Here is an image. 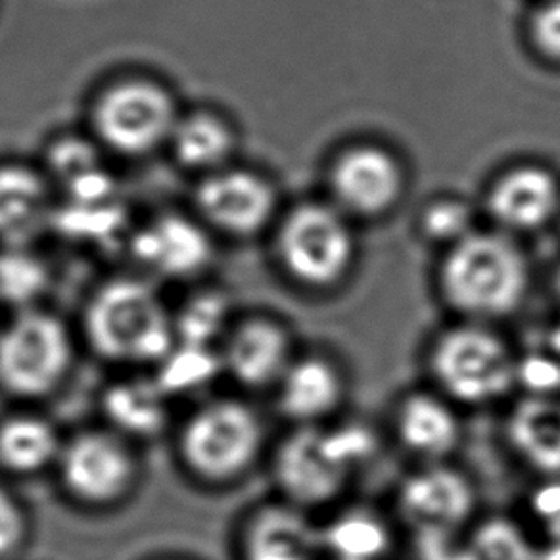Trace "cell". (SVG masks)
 <instances>
[{
	"label": "cell",
	"mask_w": 560,
	"mask_h": 560,
	"mask_svg": "<svg viewBox=\"0 0 560 560\" xmlns=\"http://www.w3.org/2000/svg\"><path fill=\"white\" fill-rule=\"evenodd\" d=\"M52 180L24 162H0V246H33L52 229Z\"/></svg>",
	"instance_id": "obj_16"
},
{
	"label": "cell",
	"mask_w": 560,
	"mask_h": 560,
	"mask_svg": "<svg viewBox=\"0 0 560 560\" xmlns=\"http://www.w3.org/2000/svg\"><path fill=\"white\" fill-rule=\"evenodd\" d=\"M272 392L277 409L294 429L325 427L346 405L348 376L325 351H300Z\"/></svg>",
	"instance_id": "obj_14"
},
{
	"label": "cell",
	"mask_w": 560,
	"mask_h": 560,
	"mask_svg": "<svg viewBox=\"0 0 560 560\" xmlns=\"http://www.w3.org/2000/svg\"><path fill=\"white\" fill-rule=\"evenodd\" d=\"M459 409L432 386L411 389L397 399L392 411V434L420 465L450 463L463 442Z\"/></svg>",
	"instance_id": "obj_15"
},
{
	"label": "cell",
	"mask_w": 560,
	"mask_h": 560,
	"mask_svg": "<svg viewBox=\"0 0 560 560\" xmlns=\"http://www.w3.org/2000/svg\"><path fill=\"white\" fill-rule=\"evenodd\" d=\"M195 208L198 219L210 231L244 238L259 233L269 223L275 211V190L261 175L226 165L200 177Z\"/></svg>",
	"instance_id": "obj_10"
},
{
	"label": "cell",
	"mask_w": 560,
	"mask_h": 560,
	"mask_svg": "<svg viewBox=\"0 0 560 560\" xmlns=\"http://www.w3.org/2000/svg\"><path fill=\"white\" fill-rule=\"evenodd\" d=\"M298 353L289 327L267 315L234 323L219 343L223 371L246 389L277 388Z\"/></svg>",
	"instance_id": "obj_13"
},
{
	"label": "cell",
	"mask_w": 560,
	"mask_h": 560,
	"mask_svg": "<svg viewBox=\"0 0 560 560\" xmlns=\"http://www.w3.org/2000/svg\"><path fill=\"white\" fill-rule=\"evenodd\" d=\"M264 447V420L252 405L234 397L200 405L179 434L183 465L210 486L238 482L256 467Z\"/></svg>",
	"instance_id": "obj_6"
},
{
	"label": "cell",
	"mask_w": 560,
	"mask_h": 560,
	"mask_svg": "<svg viewBox=\"0 0 560 560\" xmlns=\"http://www.w3.org/2000/svg\"><path fill=\"white\" fill-rule=\"evenodd\" d=\"M430 386L459 407H486L513 394L521 363L493 325L455 319L427 350Z\"/></svg>",
	"instance_id": "obj_4"
},
{
	"label": "cell",
	"mask_w": 560,
	"mask_h": 560,
	"mask_svg": "<svg viewBox=\"0 0 560 560\" xmlns=\"http://www.w3.org/2000/svg\"><path fill=\"white\" fill-rule=\"evenodd\" d=\"M48 287L50 269L32 246H0V304L33 310Z\"/></svg>",
	"instance_id": "obj_23"
},
{
	"label": "cell",
	"mask_w": 560,
	"mask_h": 560,
	"mask_svg": "<svg viewBox=\"0 0 560 560\" xmlns=\"http://www.w3.org/2000/svg\"><path fill=\"white\" fill-rule=\"evenodd\" d=\"M108 429L119 436L144 440L160 434L167 424V392L158 381L117 382L102 399Z\"/></svg>",
	"instance_id": "obj_22"
},
{
	"label": "cell",
	"mask_w": 560,
	"mask_h": 560,
	"mask_svg": "<svg viewBox=\"0 0 560 560\" xmlns=\"http://www.w3.org/2000/svg\"><path fill=\"white\" fill-rule=\"evenodd\" d=\"M491 213L511 229L544 225L559 206V187L549 173L521 167L499 180L490 198Z\"/></svg>",
	"instance_id": "obj_20"
},
{
	"label": "cell",
	"mask_w": 560,
	"mask_h": 560,
	"mask_svg": "<svg viewBox=\"0 0 560 560\" xmlns=\"http://www.w3.org/2000/svg\"><path fill=\"white\" fill-rule=\"evenodd\" d=\"M101 154V144L93 137H58L48 144L45 173L48 179L52 180V185L62 187L63 192H70L73 188L83 187L89 180L106 173Z\"/></svg>",
	"instance_id": "obj_24"
},
{
	"label": "cell",
	"mask_w": 560,
	"mask_h": 560,
	"mask_svg": "<svg viewBox=\"0 0 560 560\" xmlns=\"http://www.w3.org/2000/svg\"><path fill=\"white\" fill-rule=\"evenodd\" d=\"M537 47L551 58H560V0H551L534 18Z\"/></svg>",
	"instance_id": "obj_28"
},
{
	"label": "cell",
	"mask_w": 560,
	"mask_h": 560,
	"mask_svg": "<svg viewBox=\"0 0 560 560\" xmlns=\"http://www.w3.org/2000/svg\"><path fill=\"white\" fill-rule=\"evenodd\" d=\"M280 264L307 289L336 287L350 271L353 236L342 215L327 206L298 208L279 234Z\"/></svg>",
	"instance_id": "obj_9"
},
{
	"label": "cell",
	"mask_w": 560,
	"mask_h": 560,
	"mask_svg": "<svg viewBox=\"0 0 560 560\" xmlns=\"http://www.w3.org/2000/svg\"><path fill=\"white\" fill-rule=\"evenodd\" d=\"M75 359L70 330L52 313L18 312L0 328V389L16 399H43L62 386Z\"/></svg>",
	"instance_id": "obj_7"
},
{
	"label": "cell",
	"mask_w": 560,
	"mask_h": 560,
	"mask_svg": "<svg viewBox=\"0 0 560 560\" xmlns=\"http://www.w3.org/2000/svg\"><path fill=\"white\" fill-rule=\"evenodd\" d=\"M56 470L63 491L91 509L124 503L140 475L131 442L109 429L85 430L63 442Z\"/></svg>",
	"instance_id": "obj_8"
},
{
	"label": "cell",
	"mask_w": 560,
	"mask_h": 560,
	"mask_svg": "<svg viewBox=\"0 0 560 560\" xmlns=\"http://www.w3.org/2000/svg\"><path fill=\"white\" fill-rule=\"evenodd\" d=\"M371 450L373 438L359 424L296 427L272 457L282 501L304 511L335 503L350 488Z\"/></svg>",
	"instance_id": "obj_3"
},
{
	"label": "cell",
	"mask_w": 560,
	"mask_h": 560,
	"mask_svg": "<svg viewBox=\"0 0 560 560\" xmlns=\"http://www.w3.org/2000/svg\"><path fill=\"white\" fill-rule=\"evenodd\" d=\"M557 292H559V300H560V272H559V279H557Z\"/></svg>",
	"instance_id": "obj_29"
},
{
	"label": "cell",
	"mask_w": 560,
	"mask_h": 560,
	"mask_svg": "<svg viewBox=\"0 0 560 560\" xmlns=\"http://www.w3.org/2000/svg\"><path fill=\"white\" fill-rule=\"evenodd\" d=\"M175 319V336L177 342L198 348H213V343L223 342L231 325L229 319V302L223 294L206 290L190 298L183 305Z\"/></svg>",
	"instance_id": "obj_25"
},
{
	"label": "cell",
	"mask_w": 560,
	"mask_h": 560,
	"mask_svg": "<svg viewBox=\"0 0 560 560\" xmlns=\"http://www.w3.org/2000/svg\"><path fill=\"white\" fill-rule=\"evenodd\" d=\"M180 114L170 86L160 79L131 73L112 79L94 93L89 127L102 150L139 160L170 147Z\"/></svg>",
	"instance_id": "obj_5"
},
{
	"label": "cell",
	"mask_w": 560,
	"mask_h": 560,
	"mask_svg": "<svg viewBox=\"0 0 560 560\" xmlns=\"http://www.w3.org/2000/svg\"><path fill=\"white\" fill-rule=\"evenodd\" d=\"M397 509L420 532L447 534L467 524L476 511L470 478L450 463L420 465L397 490Z\"/></svg>",
	"instance_id": "obj_12"
},
{
	"label": "cell",
	"mask_w": 560,
	"mask_h": 560,
	"mask_svg": "<svg viewBox=\"0 0 560 560\" xmlns=\"http://www.w3.org/2000/svg\"><path fill=\"white\" fill-rule=\"evenodd\" d=\"M83 330L94 353L114 365H160L177 343L172 313L139 277H116L94 290Z\"/></svg>",
	"instance_id": "obj_1"
},
{
	"label": "cell",
	"mask_w": 560,
	"mask_h": 560,
	"mask_svg": "<svg viewBox=\"0 0 560 560\" xmlns=\"http://www.w3.org/2000/svg\"><path fill=\"white\" fill-rule=\"evenodd\" d=\"M234 147L233 125L213 109L198 108L180 114L167 149L179 167L203 177L226 167Z\"/></svg>",
	"instance_id": "obj_19"
},
{
	"label": "cell",
	"mask_w": 560,
	"mask_h": 560,
	"mask_svg": "<svg viewBox=\"0 0 560 560\" xmlns=\"http://www.w3.org/2000/svg\"><path fill=\"white\" fill-rule=\"evenodd\" d=\"M424 225L430 236L455 244L470 234V213L463 203L440 202L430 208Z\"/></svg>",
	"instance_id": "obj_27"
},
{
	"label": "cell",
	"mask_w": 560,
	"mask_h": 560,
	"mask_svg": "<svg viewBox=\"0 0 560 560\" xmlns=\"http://www.w3.org/2000/svg\"><path fill=\"white\" fill-rule=\"evenodd\" d=\"M129 254L160 279L190 280L213 261L210 229L200 219L183 213H160L129 238Z\"/></svg>",
	"instance_id": "obj_11"
},
{
	"label": "cell",
	"mask_w": 560,
	"mask_h": 560,
	"mask_svg": "<svg viewBox=\"0 0 560 560\" xmlns=\"http://www.w3.org/2000/svg\"><path fill=\"white\" fill-rule=\"evenodd\" d=\"M332 188L343 208L358 213H381L396 202L401 172L388 152L361 147L346 152L335 165Z\"/></svg>",
	"instance_id": "obj_18"
},
{
	"label": "cell",
	"mask_w": 560,
	"mask_h": 560,
	"mask_svg": "<svg viewBox=\"0 0 560 560\" xmlns=\"http://www.w3.org/2000/svg\"><path fill=\"white\" fill-rule=\"evenodd\" d=\"M63 442L52 422L37 415H14L0 422V468L33 476L56 467Z\"/></svg>",
	"instance_id": "obj_21"
},
{
	"label": "cell",
	"mask_w": 560,
	"mask_h": 560,
	"mask_svg": "<svg viewBox=\"0 0 560 560\" xmlns=\"http://www.w3.org/2000/svg\"><path fill=\"white\" fill-rule=\"evenodd\" d=\"M30 537V518L20 499L0 486V560H9L24 549Z\"/></svg>",
	"instance_id": "obj_26"
},
{
	"label": "cell",
	"mask_w": 560,
	"mask_h": 560,
	"mask_svg": "<svg viewBox=\"0 0 560 560\" xmlns=\"http://www.w3.org/2000/svg\"><path fill=\"white\" fill-rule=\"evenodd\" d=\"M528 290L526 257L499 234L470 233L455 242L440 271V292L459 320L495 325L521 310Z\"/></svg>",
	"instance_id": "obj_2"
},
{
	"label": "cell",
	"mask_w": 560,
	"mask_h": 560,
	"mask_svg": "<svg viewBox=\"0 0 560 560\" xmlns=\"http://www.w3.org/2000/svg\"><path fill=\"white\" fill-rule=\"evenodd\" d=\"M323 537L304 509L280 501L257 509L244 524L241 560H319Z\"/></svg>",
	"instance_id": "obj_17"
}]
</instances>
